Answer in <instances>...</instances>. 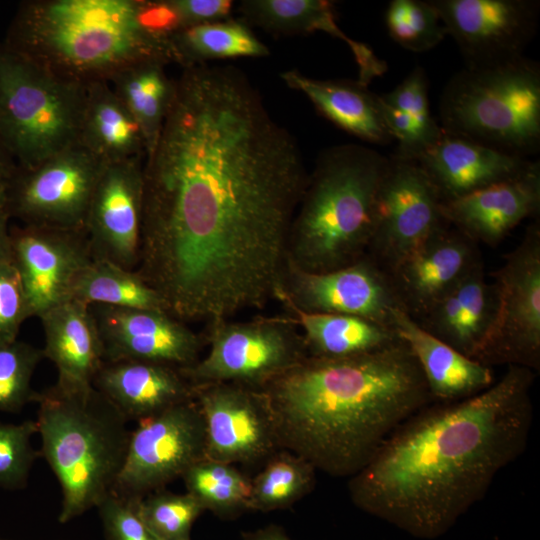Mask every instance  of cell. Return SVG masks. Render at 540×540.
I'll list each match as a JSON object with an SVG mask.
<instances>
[{"label":"cell","instance_id":"cell-7","mask_svg":"<svg viewBox=\"0 0 540 540\" xmlns=\"http://www.w3.org/2000/svg\"><path fill=\"white\" fill-rule=\"evenodd\" d=\"M443 131L529 158L540 149V65L525 56L465 66L439 99Z\"/></svg>","mask_w":540,"mask_h":540},{"label":"cell","instance_id":"cell-43","mask_svg":"<svg viewBox=\"0 0 540 540\" xmlns=\"http://www.w3.org/2000/svg\"><path fill=\"white\" fill-rule=\"evenodd\" d=\"M136 3L137 18L141 28L171 51V38L185 27L173 1L136 0Z\"/></svg>","mask_w":540,"mask_h":540},{"label":"cell","instance_id":"cell-8","mask_svg":"<svg viewBox=\"0 0 540 540\" xmlns=\"http://www.w3.org/2000/svg\"><path fill=\"white\" fill-rule=\"evenodd\" d=\"M84 92L0 43V134L17 166L34 167L77 142Z\"/></svg>","mask_w":540,"mask_h":540},{"label":"cell","instance_id":"cell-1","mask_svg":"<svg viewBox=\"0 0 540 540\" xmlns=\"http://www.w3.org/2000/svg\"><path fill=\"white\" fill-rule=\"evenodd\" d=\"M308 174L241 70L182 68L143 164L135 271L184 322L262 308L280 288Z\"/></svg>","mask_w":540,"mask_h":540},{"label":"cell","instance_id":"cell-27","mask_svg":"<svg viewBox=\"0 0 540 540\" xmlns=\"http://www.w3.org/2000/svg\"><path fill=\"white\" fill-rule=\"evenodd\" d=\"M239 10L247 22L271 33L295 35L321 31L345 42L358 65V81L366 86L387 70L386 62L371 47L354 40L340 28L332 1L247 0L240 3Z\"/></svg>","mask_w":540,"mask_h":540},{"label":"cell","instance_id":"cell-39","mask_svg":"<svg viewBox=\"0 0 540 540\" xmlns=\"http://www.w3.org/2000/svg\"><path fill=\"white\" fill-rule=\"evenodd\" d=\"M37 433L33 420L19 424L0 421V488L19 490L27 486L31 468L40 455L31 438Z\"/></svg>","mask_w":540,"mask_h":540},{"label":"cell","instance_id":"cell-9","mask_svg":"<svg viewBox=\"0 0 540 540\" xmlns=\"http://www.w3.org/2000/svg\"><path fill=\"white\" fill-rule=\"evenodd\" d=\"M202 333L207 354L180 369L193 386L235 383L262 389L308 356L299 327L286 314L243 322L214 319Z\"/></svg>","mask_w":540,"mask_h":540},{"label":"cell","instance_id":"cell-16","mask_svg":"<svg viewBox=\"0 0 540 540\" xmlns=\"http://www.w3.org/2000/svg\"><path fill=\"white\" fill-rule=\"evenodd\" d=\"M466 66H490L524 56L535 37L537 0H430Z\"/></svg>","mask_w":540,"mask_h":540},{"label":"cell","instance_id":"cell-14","mask_svg":"<svg viewBox=\"0 0 540 540\" xmlns=\"http://www.w3.org/2000/svg\"><path fill=\"white\" fill-rule=\"evenodd\" d=\"M194 387L205 424L207 458L252 466L264 464L281 449L273 410L263 390L235 383Z\"/></svg>","mask_w":540,"mask_h":540},{"label":"cell","instance_id":"cell-29","mask_svg":"<svg viewBox=\"0 0 540 540\" xmlns=\"http://www.w3.org/2000/svg\"><path fill=\"white\" fill-rule=\"evenodd\" d=\"M77 142L105 165L146 157L138 122L108 82L85 85Z\"/></svg>","mask_w":540,"mask_h":540},{"label":"cell","instance_id":"cell-2","mask_svg":"<svg viewBox=\"0 0 540 540\" xmlns=\"http://www.w3.org/2000/svg\"><path fill=\"white\" fill-rule=\"evenodd\" d=\"M535 378L507 366L484 391L417 411L349 478L352 503L414 537L445 534L525 451Z\"/></svg>","mask_w":540,"mask_h":540},{"label":"cell","instance_id":"cell-20","mask_svg":"<svg viewBox=\"0 0 540 540\" xmlns=\"http://www.w3.org/2000/svg\"><path fill=\"white\" fill-rule=\"evenodd\" d=\"M480 264L477 243L447 224L390 274L404 310L417 319Z\"/></svg>","mask_w":540,"mask_h":540},{"label":"cell","instance_id":"cell-10","mask_svg":"<svg viewBox=\"0 0 540 540\" xmlns=\"http://www.w3.org/2000/svg\"><path fill=\"white\" fill-rule=\"evenodd\" d=\"M496 311L473 359L483 365L540 369V224L533 222L522 241L492 273Z\"/></svg>","mask_w":540,"mask_h":540},{"label":"cell","instance_id":"cell-22","mask_svg":"<svg viewBox=\"0 0 540 540\" xmlns=\"http://www.w3.org/2000/svg\"><path fill=\"white\" fill-rule=\"evenodd\" d=\"M533 161L445 131L416 160L442 201L457 199L513 178Z\"/></svg>","mask_w":540,"mask_h":540},{"label":"cell","instance_id":"cell-19","mask_svg":"<svg viewBox=\"0 0 540 540\" xmlns=\"http://www.w3.org/2000/svg\"><path fill=\"white\" fill-rule=\"evenodd\" d=\"M144 160L105 165L84 224L93 259L136 270L141 243Z\"/></svg>","mask_w":540,"mask_h":540},{"label":"cell","instance_id":"cell-33","mask_svg":"<svg viewBox=\"0 0 540 540\" xmlns=\"http://www.w3.org/2000/svg\"><path fill=\"white\" fill-rule=\"evenodd\" d=\"M70 299L88 305L169 312L160 294L135 270L95 259L75 281Z\"/></svg>","mask_w":540,"mask_h":540},{"label":"cell","instance_id":"cell-36","mask_svg":"<svg viewBox=\"0 0 540 540\" xmlns=\"http://www.w3.org/2000/svg\"><path fill=\"white\" fill-rule=\"evenodd\" d=\"M390 37L406 50L421 53L440 44L446 29L430 0H392L385 11Z\"/></svg>","mask_w":540,"mask_h":540},{"label":"cell","instance_id":"cell-15","mask_svg":"<svg viewBox=\"0 0 540 540\" xmlns=\"http://www.w3.org/2000/svg\"><path fill=\"white\" fill-rule=\"evenodd\" d=\"M275 299L304 312L354 315L388 326H392L393 312L404 310L391 274L369 255L321 273L287 263Z\"/></svg>","mask_w":540,"mask_h":540},{"label":"cell","instance_id":"cell-37","mask_svg":"<svg viewBox=\"0 0 540 540\" xmlns=\"http://www.w3.org/2000/svg\"><path fill=\"white\" fill-rule=\"evenodd\" d=\"M138 509L156 540H191L192 526L205 511L189 493L179 494L165 489L141 498Z\"/></svg>","mask_w":540,"mask_h":540},{"label":"cell","instance_id":"cell-32","mask_svg":"<svg viewBox=\"0 0 540 540\" xmlns=\"http://www.w3.org/2000/svg\"><path fill=\"white\" fill-rule=\"evenodd\" d=\"M173 63L182 68L214 59L264 57L268 48L241 21H221L187 26L170 40Z\"/></svg>","mask_w":540,"mask_h":540},{"label":"cell","instance_id":"cell-35","mask_svg":"<svg viewBox=\"0 0 540 540\" xmlns=\"http://www.w3.org/2000/svg\"><path fill=\"white\" fill-rule=\"evenodd\" d=\"M186 492L221 519H235L249 511L251 479L233 464L207 457L193 464L181 477Z\"/></svg>","mask_w":540,"mask_h":540},{"label":"cell","instance_id":"cell-23","mask_svg":"<svg viewBox=\"0 0 540 540\" xmlns=\"http://www.w3.org/2000/svg\"><path fill=\"white\" fill-rule=\"evenodd\" d=\"M92 385L128 421L149 419L195 396L180 369L144 361H104Z\"/></svg>","mask_w":540,"mask_h":540},{"label":"cell","instance_id":"cell-48","mask_svg":"<svg viewBox=\"0 0 540 540\" xmlns=\"http://www.w3.org/2000/svg\"><path fill=\"white\" fill-rule=\"evenodd\" d=\"M6 182L0 180V214L6 211Z\"/></svg>","mask_w":540,"mask_h":540},{"label":"cell","instance_id":"cell-42","mask_svg":"<svg viewBox=\"0 0 540 540\" xmlns=\"http://www.w3.org/2000/svg\"><path fill=\"white\" fill-rule=\"evenodd\" d=\"M139 500L110 493L96 506L106 540H156L139 513Z\"/></svg>","mask_w":540,"mask_h":540},{"label":"cell","instance_id":"cell-24","mask_svg":"<svg viewBox=\"0 0 540 540\" xmlns=\"http://www.w3.org/2000/svg\"><path fill=\"white\" fill-rule=\"evenodd\" d=\"M45 346L44 358L54 363L56 384L80 389L92 386L104 363V348L91 306L70 299L38 317Z\"/></svg>","mask_w":540,"mask_h":540},{"label":"cell","instance_id":"cell-17","mask_svg":"<svg viewBox=\"0 0 540 540\" xmlns=\"http://www.w3.org/2000/svg\"><path fill=\"white\" fill-rule=\"evenodd\" d=\"M10 243L32 317L70 300L75 281L93 261L84 230L22 224L10 227Z\"/></svg>","mask_w":540,"mask_h":540},{"label":"cell","instance_id":"cell-25","mask_svg":"<svg viewBox=\"0 0 540 540\" xmlns=\"http://www.w3.org/2000/svg\"><path fill=\"white\" fill-rule=\"evenodd\" d=\"M392 326L414 355L432 402L459 401L495 382L490 367L424 330L405 310L393 312Z\"/></svg>","mask_w":540,"mask_h":540},{"label":"cell","instance_id":"cell-3","mask_svg":"<svg viewBox=\"0 0 540 540\" xmlns=\"http://www.w3.org/2000/svg\"><path fill=\"white\" fill-rule=\"evenodd\" d=\"M261 390L281 449L333 477L359 472L404 421L432 402L402 339L360 356H307Z\"/></svg>","mask_w":540,"mask_h":540},{"label":"cell","instance_id":"cell-41","mask_svg":"<svg viewBox=\"0 0 540 540\" xmlns=\"http://www.w3.org/2000/svg\"><path fill=\"white\" fill-rule=\"evenodd\" d=\"M32 317L20 274L12 258L0 261V345L17 340L22 323Z\"/></svg>","mask_w":540,"mask_h":540},{"label":"cell","instance_id":"cell-5","mask_svg":"<svg viewBox=\"0 0 540 540\" xmlns=\"http://www.w3.org/2000/svg\"><path fill=\"white\" fill-rule=\"evenodd\" d=\"M389 157L359 144L324 149L308 174L287 239V263L321 273L367 255Z\"/></svg>","mask_w":540,"mask_h":540},{"label":"cell","instance_id":"cell-13","mask_svg":"<svg viewBox=\"0 0 540 540\" xmlns=\"http://www.w3.org/2000/svg\"><path fill=\"white\" fill-rule=\"evenodd\" d=\"M441 205L437 189L416 161L389 157L367 255L390 273L448 224Z\"/></svg>","mask_w":540,"mask_h":540},{"label":"cell","instance_id":"cell-38","mask_svg":"<svg viewBox=\"0 0 540 540\" xmlns=\"http://www.w3.org/2000/svg\"><path fill=\"white\" fill-rule=\"evenodd\" d=\"M43 358L42 349L18 339L0 345V412L16 413L35 402L31 380Z\"/></svg>","mask_w":540,"mask_h":540},{"label":"cell","instance_id":"cell-34","mask_svg":"<svg viewBox=\"0 0 540 540\" xmlns=\"http://www.w3.org/2000/svg\"><path fill=\"white\" fill-rule=\"evenodd\" d=\"M316 471L295 453L278 450L251 479L248 510L271 512L291 507L314 489Z\"/></svg>","mask_w":540,"mask_h":540},{"label":"cell","instance_id":"cell-11","mask_svg":"<svg viewBox=\"0 0 540 540\" xmlns=\"http://www.w3.org/2000/svg\"><path fill=\"white\" fill-rule=\"evenodd\" d=\"M104 167L78 142L34 167L16 165L6 182V211L25 225L84 230Z\"/></svg>","mask_w":540,"mask_h":540},{"label":"cell","instance_id":"cell-30","mask_svg":"<svg viewBox=\"0 0 540 540\" xmlns=\"http://www.w3.org/2000/svg\"><path fill=\"white\" fill-rule=\"evenodd\" d=\"M299 327L307 355L341 359L374 353L401 341L392 326L345 314L309 313L283 305Z\"/></svg>","mask_w":540,"mask_h":540},{"label":"cell","instance_id":"cell-6","mask_svg":"<svg viewBox=\"0 0 540 540\" xmlns=\"http://www.w3.org/2000/svg\"><path fill=\"white\" fill-rule=\"evenodd\" d=\"M35 402L39 452L61 488L58 520L68 523L112 493L131 430L123 413L93 385L72 389L55 383L38 392Z\"/></svg>","mask_w":540,"mask_h":540},{"label":"cell","instance_id":"cell-31","mask_svg":"<svg viewBox=\"0 0 540 540\" xmlns=\"http://www.w3.org/2000/svg\"><path fill=\"white\" fill-rule=\"evenodd\" d=\"M157 60L134 63L117 73L111 88L138 122L146 143V156L154 149L174 90V80Z\"/></svg>","mask_w":540,"mask_h":540},{"label":"cell","instance_id":"cell-12","mask_svg":"<svg viewBox=\"0 0 540 540\" xmlns=\"http://www.w3.org/2000/svg\"><path fill=\"white\" fill-rule=\"evenodd\" d=\"M206 457V433L195 401L140 421L131 431L125 461L112 493L141 499L165 489Z\"/></svg>","mask_w":540,"mask_h":540},{"label":"cell","instance_id":"cell-46","mask_svg":"<svg viewBox=\"0 0 540 540\" xmlns=\"http://www.w3.org/2000/svg\"><path fill=\"white\" fill-rule=\"evenodd\" d=\"M9 221L7 211L0 214V261L12 258Z\"/></svg>","mask_w":540,"mask_h":540},{"label":"cell","instance_id":"cell-45","mask_svg":"<svg viewBox=\"0 0 540 540\" xmlns=\"http://www.w3.org/2000/svg\"><path fill=\"white\" fill-rule=\"evenodd\" d=\"M242 540H293L278 525L270 524L254 531L242 534Z\"/></svg>","mask_w":540,"mask_h":540},{"label":"cell","instance_id":"cell-47","mask_svg":"<svg viewBox=\"0 0 540 540\" xmlns=\"http://www.w3.org/2000/svg\"><path fill=\"white\" fill-rule=\"evenodd\" d=\"M15 167L16 163L6 149L0 134V180H7Z\"/></svg>","mask_w":540,"mask_h":540},{"label":"cell","instance_id":"cell-49","mask_svg":"<svg viewBox=\"0 0 540 540\" xmlns=\"http://www.w3.org/2000/svg\"><path fill=\"white\" fill-rule=\"evenodd\" d=\"M0 540H9V539H0Z\"/></svg>","mask_w":540,"mask_h":540},{"label":"cell","instance_id":"cell-28","mask_svg":"<svg viewBox=\"0 0 540 540\" xmlns=\"http://www.w3.org/2000/svg\"><path fill=\"white\" fill-rule=\"evenodd\" d=\"M280 77L344 131L377 145H386L393 140L383 119L380 96L358 80L314 79L296 69L284 71Z\"/></svg>","mask_w":540,"mask_h":540},{"label":"cell","instance_id":"cell-21","mask_svg":"<svg viewBox=\"0 0 540 540\" xmlns=\"http://www.w3.org/2000/svg\"><path fill=\"white\" fill-rule=\"evenodd\" d=\"M540 209V164L457 199L442 201L445 221L470 239L495 246Z\"/></svg>","mask_w":540,"mask_h":540},{"label":"cell","instance_id":"cell-18","mask_svg":"<svg viewBox=\"0 0 540 540\" xmlns=\"http://www.w3.org/2000/svg\"><path fill=\"white\" fill-rule=\"evenodd\" d=\"M105 361L133 360L184 369L200 359L203 333L167 311L90 305Z\"/></svg>","mask_w":540,"mask_h":540},{"label":"cell","instance_id":"cell-44","mask_svg":"<svg viewBox=\"0 0 540 540\" xmlns=\"http://www.w3.org/2000/svg\"><path fill=\"white\" fill-rule=\"evenodd\" d=\"M185 27L227 19L233 2L229 0H172Z\"/></svg>","mask_w":540,"mask_h":540},{"label":"cell","instance_id":"cell-4","mask_svg":"<svg viewBox=\"0 0 540 540\" xmlns=\"http://www.w3.org/2000/svg\"><path fill=\"white\" fill-rule=\"evenodd\" d=\"M2 44L83 86L109 83L140 61L173 63L170 49L141 28L136 0L23 1Z\"/></svg>","mask_w":540,"mask_h":540},{"label":"cell","instance_id":"cell-26","mask_svg":"<svg viewBox=\"0 0 540 540\" xmlns=\"http://www.w3.org/2000/svg\"><path fill=\"white\" fill-rule=\"evenodd\" d=\"M496 291L476 266L427 312L414 319L424 330L473 359L496 311Z\"/></svg>","mask_w":540,"mask_h":540},{"label":"cell","instance_id":"cell-40","mask_svg":"<svg viewBox=\"0 0 540 540\" xmlns=\"http://www.w3.org/2000/svg\"><path fill=\"white\" fill-rule=\"evenodd\" d=\"M428 84L425 69L416 66L392 91L380 95L385 103L400 109L412 120L427 149L443 132L430 112Z\"/></svg>","mask_w":540,"mask_h":540}]
</instances>
